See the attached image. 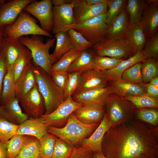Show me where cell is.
I'll use <instances>...</instances> for the list:
<instances>
[{"mask_svg": "<svg viewBox=\"0 0 158 158\" xmlns=\"http://www.w3.org/2000/svg\"><path fill=\"white\" fill-rule=\"evenodd\" d=\"M151 84L158 88V76L152 79L149 82Z\"/></svg>", "mask_w": 158, "mask_h": 158, "instance_id": "obj_56", "label": "cell"}, {"mask_svg": "<svg viewBox=\"0 0 158 158\" xmlns=\"http://www.w3.org/2000/svg\"><path fill=\"white\" fill-rule=\"evenodd\" d=\"M32 61L31 52L26 47L21 54L13 68L15 84L27 67L32 63Z\"/></svg>", "mask_w": 158, "mask_h": 158, "instance_id": "obj_34", "label": "cell"}, {"mask_svg": "<svg viewBox=\"0 0 158 158\" xmlns=\"http://www.w3.org/2000/svg\"><path fill=\"white\" fill-rule=\"evenodd\" d=\"M107 9V3L90 5L87 4L85 0H74L73 10L75 24L106 13Z\"/></svg>", "mask_w": 158, "mask_h": 158, "instance_id": "obj_13", "label": "cell"}, {"mask_svg": "<svg viewBox=\"0 0 158 158\" xmlns=\"http://www.w3.org/2000/svg\"><path fill=\"white\" fill-rule=\"evenodd\" d=\"M126 39L133 55L142 50L147 39L141 24L129 27Z\"/></svg>", "mask_w": 158, "mask_h": 158, "instance_id": "obj_26", "label": "cell"}, {"mask_svg": "<svg viewBox=\"0 0 158 158\" xmlns=\"http://www.w3.org/2000/svg\"><path fill=\"white\" fill-rule=\"evenodd\" d=\"M100 122L91 124H84L78 120L73 113L65 126L61 128L48 126L47 131L72 147H76L80 146L84 140L91 135Z\"/></svg>", "mask_w": 158, "mask_h": 158, "instance_id": "obj_2", "label": "cell"}, {"mask_svg": "<svg viewBox=\"0 0 158 158\" xmlns=\"http://www.w3.org/2000/svg\"><path fill=\"white\" fill-rule=\"evenodd\" d=\"M142 62L143 83H148L158 76V60L156 58H147Z\"/></svg>", "mask_w": 158, "mask_h": 158, "instance_id": "obj_36", "label": "cell"}, {"mask_svg": "<svg viewBox=\"0 0 158 158\" xmlns=\"http://www.w3.org/2000/svg\"><path fill=\"white\" fill-rule=\"evenodd\" d=\"M19 126L0 116V141L4 143L8 141L17 134Z\"/></svg>", "mask_w": 158, "mask_h": 158, "instance_id": "obj_42", "label": "cell"}, {"mask_svg": "<svg viewBox=\"0 0 158 158\" xmlns=\"http://www.w3.org/2000/svg\"><path fill=\"white\" fill-rule=\"evenodd\" d=\"M96 54L92 50L82 52L69 66V73L78 71H84L94 68V60Z\"/></svg>", "mask_w": 158, "mask_h": 158, "instance_id": "obj_30", "label": "cell"}, {"mask_svg": "<svg viewBox=\"0 0 158 158\" xmlns=\"http://www.w3.org/2000/svg\"><path fill=\"white\" fill-rule=\"evenodd\" d=\"M25 48L18 39L5 38L3 51L7 70L13 68L21 54Z\"/></svg>", "mask_w": 158, "mask_h": 158, "instance_id": "obj_25", "label": "cell"}, {"mask_svg": "<svg viewBox=\"0 0 158 158\" xmlns=\"http://www.w3.org/2000/svg\"><path fill=\"white\" fill-rule=\"evenodd\" d=\"M102 154L108 158H158V126L135 117L105 133Z\"/></svg>", "mask_w": 158, "mask_h": 158, "instance_id": "obj_1", "label": "cell"}, {"mask_svg": "<svg viewBox=\"0 0 158 158\" xmlns=\"http://www.w3.org/2000/svg\"><path fill=\"white\" fill-rule=\"evenodd\" d=\"M146 91V94L155 99H158V88L150 83H142Z\"/></svg>", "mask_w": 158, "mask_h": 158, "instance_id": "obj_51", "label": "cell"}, {"mask_svg": "<svg viewBox=\"0 0 158 158\" xmlns=\"http://www.w3.org/2000/svg\"><path fill=\"white\" fill-rule=\"evenodd\" d=\"M109 82L110 94H114L123 97L146 94L142 83H133L122 78Z\"/></svg>", "mask_w": 158, "mask_h": 158, "instance_id": "obj_19", "label": "cell"}, {"mask_svg": "<svg viewBox=\"0 0 158 158\" xmlns=\"http://www.w3.org/2000/svg\"><path fill=\"white\" fill-rule=\"evenodd\" d=\"M68 158H95L92 151L80 145L73 147Z\"/></svg>", "mask_w": 158, "mask_h": 158, "instance_id": "obj_49", "label": "cell"}, {"mask_svg": "<svg viewBox=\"0 0 158 158\" xmlns=\"http://www.w3.org/2000/svg\"><path fill=\"white\" fill-rule=\"evenodd\" d=\"M56 45L51 54L53 64L64 54L74 48L67 32H59L55 35Z\"/></svg>", "mask_w": 158, "mask_h": 158, "instance_id": "obj_28", "label": "cell"}, {"mask_svg": "<svg viewBox=\"0 0 158 158\" xmlns=\"http://www.w3.org/2000/svg\"><path fill=\"white\" fill-rule=\"evenodd\" d=\"M111 127L107 113L93 133L82 142L80 146L93 152L102 153V144L104 135Z\"/></svg>", "mask_w": 158, "mask_h": 158, "instance_id": "obj_16", "label": "cell"}, {"mask_svg": "<svg viewBox=\"0 0 158 158\" xmlns=\"http://www.w3.org/2000/svg\"><path fill=\"white\" fill-rule=\"evenodd\" d=\"M32 67L39 90L44 101L46 111L49 114L64 101V92L54 83L50 75L32 61Z\"/></svg>", "mask_w": 158, "mask_h": 158, "instance_id": "obj_3", "label": "cell"}, {"mask_svg": "<svg viewBox=\"0 0 158 158\" xmlns=\"http://www.w3.org/2000/svg\"><path fill=\"white\" fill-rule=\"evenodd\" d=\"M123 98L130 102L137 109L158 108V99L152 98L147 94L137 96H128Z\"/></svg>", "mask_w": 158, "mask_h": 158, "instance_id": "obj_39", "label": "cell"}, {"mask_svg": "<svg viewBox=\"0 0 158 158\" xmlns=\"http://www.w3.org/2000/svg\"><path fill=\"white\" fill-rule=\"evenodd\" d=\"M40 140L31 136L15 158H40Z\"/></svg>", "mask_w": 158, "mask_h": 158, "instance_id": "obj_32", "label": "cell"}, {"mask_svg": "<svg viewBox=\"0 0 158 158\" xmlns=\"http://www.w3.org/2000/svg\"><path fill=\"white\" fill-rule=\"evenodd\" d=\"M147 58H157L158 56V33L147 40L143 49Z\"/></svg>", "mask_w": 158, "mask_h": 158, "instance_id": "obj_47", "label": "cell"}, {"mask_svg": "<svg viewBox=\"0 0 158 158\" xmlns=\"http://www.w3.org/2000/svg\"><path fill=\"white\" fill-rule=\"evenodd\" d=\"M7 71L3 50L0 53V101L2 93L3 82Z\"/></svg>", "mask_w": 158, "mask_h": 158, "instance_id": "obj_50", "label": "cell"}, {"mask_svg": "<svg viewBox=\"0 0 158 158\" xmlns=\"http://www.w3.org/2000/svg\"><path fill=\"white\" fill-rule=\"evenodd\" d=\"M106 13L99 15L83 23L75 24L73 29L80 33L94 45L107 39L108 26L106 23Z\"/></svg>", "mask_w": 158, "mask_h": 158, "instance_id": "obj_7", "label": "cell"}, {"mask_svg": "<svg viewBox=\"0 0 158 158\" xmlns=\"http://www.w3.org/2000/svg\"><path fill=\"white\" fill-rule=\"evenodd\" d=\"M146 5L145 0L127 1L126 8L129 18V27L140 24Z\"/></svg>", "mask_w": 158, "mask_h": 158, "instance_id": "obj_29", "label": "cell"}, {"mask_svg": "<svg viewBox=\"0 0 158 158\" xmlns=\"http://www.w3.org/2000/svg\"><path fill=\"white\" fill-rule=\"evenodd\" d=\"M56 137L48 133L40 140V158H51Z\"/></svg>", "mask_w": 158, "mask_h": 158, "instance_id": "obj_38", "label": "cell"}, {"mask_svg": "<svg viewBox=\"0 0 158 158\" xmlns=\"http://www.w3.org/2000/svg\"><path fill=\"white\" fill-rule=\"evenodd\" d=\"M30 136L16 134L5 142L6 146V158H15Z\"/></svg>", "mask_w": 158, "mask_h": 158, "instance_id": "obj_35", "label": "cell"}, {"mask_svg": "<svg viewBox=\"0 0 158 158\" xmlns=\"http://www.w3.org/2000/svg\"><path fill=\"white\" fill-rule=\"evenodd\" d=\"M67 32L70 37L74 48L83 51L92 48L93 45L87 40L80 32L73 29L69 30Z\"/></svg>", "mask_w": 158, "mask_h": 158, "instance_id": "obj_41", "label": "cell"}, {"mask_svg": "<svg viewBox=\"0 0 158 158\" xmlns=\"http://www.w3.org/2000/svg\"><path fill=\"white\" fill-rule=\"evenodd\" d=\"M51 1L52 5H54V6H57L64 4L72 3L73 1L74 0H52Z\"/></svg>", "mask_w": 158, "mask_h": 158, "instance_id": "obj_54", "label": "cell"}, {"mask_svg": "<svg viewBox=\"0 0 158 158\" xmlns=\"http://www.w3.org/2000/svg\"><path fill=\"white\" fill-rule=\"evenodd\" d=\"M48 133L47 127L42 116L26 120L20 125L16 134L33 136L40 140Z\"/></svg>", "mask_w": 158, "mask_h": 158, "instance_id": "obj_22", "label": "cell"}, {"mask_svg": "<svg viewBox=\"0 0 158 158\" xmlns=\"http://www.w3.org/2000/svg\"><path fill=\"white\" fill-rule=\"evenodd\" d=\"M129 28L126 7L108 26L107 39H125Z\"/></svg>", "mask_w": 158, "mask_h": 158, "instance_id": "obj_24", "label": "cell"}, {"mask_svg": "<svg viewBox=\"0 0 158 158\" xmlns=\"http://www.w3.org/2000/svg\"><path fill=\"white\" fill-rule=\"evenodd\" d=\"M127 1L126 0H108L107 4L108 9L106 13L105 22L108 26L126 8Z\"/></svg>", "mask_w": 158, "mask_h": 158, "instance_id": "obj_37", "label": "cell"}, {"mask_svg": "<svg viewBox=\"0 0 158 158\" xmlns=\"http://www.w3.org/2000/svg\"><path fill=\"white\" fill-rule=\"evenodd\" d=\"M146 3L140 24L147 40L157 32L158 6L157 4Z\"/></svg>", "mask_w": 158, "mask_h": 158, "instance_id": "obj_21", "label": "cell"}, {"mask_svg": "<svg viewBox=\"0 0 158 158\" xmlns=\"http://www.w3.org/2000/svg\"><path fill=\"white\" fill-rule=\"evenodd\" d=\"M68 72L51 71L50 75L55 84L63 92L65 90L68 79Z\"/></svg>", "mask_w": 158, "mask_h": 158, "instance_id": "obj_48", "label": "cell"}, {"mask_svg": "<svg viewBox=\"0 0 158 158\" xmlns=\"http://www.w3.org/2000/svg\"><path fill=\"white\" fill-rule=\"evenodd\" d=\"M6 1L5 0H0V4L4 3Z\"/></svg>", "mask_w": 158, "mask_h": 158, "instance_id": "obj_58", "label": "cell"}, {"mask_svg": "<svg viewBox=\"0 0 158 158\" xmlns=\"http://www.w3.org/2000/svg\"><path fill=\"white\" fill-rule=\"evenodd\" d=\"M18 99L24 113L29 118L40 117L45 113L44 101L37 84Z\"/></svg>", "mask_w": 158, "mask_h": 158, "instance_id": "obj_10", "label": "cell"}, {"mask_svg": "<svg viewBox=\"0 0 158 158\" xmlns=\"http://www.w3.org/2000/svg\"><path fill=\"white\" fill-rule=\"evenodd\" d=\"M105 113L104 106L98 104H84L73 114L81 122L91 124L100 122Z\"/></svg>", "mask_w": 158, "mask_h": 158, "instance_id": "obj_17", "label": "cell"}, {"mask_svg": "<svg viewBox=\"0 0 158 158\" xmlns=\"http://www.w3.org/2000/svg\"><path fill=\"white\" fill-rule=\"evenodd\" d=\"M36 84L32 63L27 67L15 84L16 97L18 99L27 94Z\"/></svg>", "mask_w": 158, "mask_h": 158, "instance_id": "obj_27", "label": "cell"}, {"mask_svg": "<svg viewBox=\"0 0 158 158\" xmlns=\"http://www.w3.org/2000/svg\"><path fill=\"white\" fill-rule=\"evenodd\" d=\"M108 82L102 71L95 68L86 70L81 74L80 84L75 93L106 86Z\"/></svg>", "mask_w": 158, "mask_h": 158, "instance_id": "obj_18", "label": "cell"}, {"mask_svg": "<svg viewBox=\"0 0 158 158\" xmlns=\"http://www.w3.org/2000/svg\"><path fill=\"white\" fill-rule=\"evenodd\" d=\"M82 52L73 48L67 52L52 64L51 71L68 72L71 65Z\"/></svg>", "mask_w": 158, "mask_h": 158, "instance_id": "obj_33", "label": "cell"}, {"mask_svg": "<svg viewBox=\"0 0 158 158\" xmlns=\"http://www.w3.org/2000/svg\"><path fill=\"white\" fill-rule=\"evenodd\" d=\"M142 63H138L131 66L123 73L121 78L129 82L141 84L143 80L141 72Z\"/></svg>", "mask_w": 158, "mask_h": 158, "instance_id": "obj_43", "label": "cell"}, {"mask_svg": "<svg viewBox=\"0 0 158 158\" xmlns=\"http://www.w3.org/2000/svg\"><path fill=\"white\" fill-rule=\"evenodd\" d=\"M123 60L96 55L94 60V68L102 71L108 70L115 67Z\"/></svg>", "mask_w": 158, "mask_h": 158, "instance_id": "obj_45", "label": "cell"}, {"mask_svg": "<svg viewBox=\"0 0 158 158\" xmlns=\"http://www.w3.org/2000/svg\"><path fill=\"white\" fill-rule=\"evenodd\" d=\"M52 7L51 0H33L23 10L36 18L43 30L50 32L52 30Z\"/></svg>", "mask_w": 158, "mask_h": 158, "instance_id": "obj_12", "label": "cell"}, {"mask_svg": "<svg viewBox=\"0 0 158 158\" xmlns=\"http://www.w3.org/2000/svg\"><path fill=\"white\" fill-rule=\"evenodd\" d=\"M0 116L18 125H20L29 118L22 111L18 99L16 97L5 104L0 105Z\"/></svg>", "mask_w": 158, "mask_h": 158, "instance_id": "obj_20", "label": "cell"}, {"mask_svg": "<svg viewBox=\"0 0 158 158\" xmlns=\"http://www.w3.org/2000/svg\"><path fill=\"white\" fill-rule=\"evenodd\" d=\"M135 117L150 125L158 126V109L144 108L137 109L135 113Z\"/></svg>", "mask_w": 158, "mask_h": 158, "instance_id": "obj_40", "label": "cell"}, {"mask_svg": "<svg viewBox=\"0 0 158 158\" xmlns=\"http://www.w3.org/2000/svg\"><path fill=\"white\" fill-rule=\"evenodd\" d=\"M74 1L71 3L53 6L52 34L55 35L60 32H67L75 24L73 10Z\"/></svg>", "mask_w": 158, "mask_h": 158, "instance_id": "obj_11", "label": "cell"}, {"mask_svg": "<svg viewBox=\"0 0 158 158\" xmlns=\"http://www.w3.org/2000/svg\"><path fill=\"white\" fill-rule=\"evenodd\" d=\"M15 97V85L13 68H9L7 70L3 80L0 105L5 104Z\"/></svg>", "mask_w": 158, "mask_h": 158, "instance_id": "obj_31", "label": "cell"}, {"mask_svg": "<svg viewBox=\"0 0 158 158\" xmlns=\"http://www.w3.org/2000/svg\"><path fill=\"white\" fill-rule=\"evenodd\" d=\"M37 22L31 15L23 10L14 22L4 26L3 31L4 37L5 38L18 39L22 37L31 35L52 38L50 33L43 30L37 24Z\"/></svg>", "mask_w": 158, "mask_h": 158, "instance_id": "obj_5", "label": "cell"}, {"mask_svg": "<svg viewBox=\"0 0 158 158\" xmlns=\"http://www.w3.org/2000/svg\"><path fill=\"white\" fill-rule=\"evenodd\" d=\"M33 0H12L0 4V26L9 25Z\"/></svg>", "mask_w": 158, "mask_h": 158, "instance_id": "obj_14", "label": "cell"}, {"mask_svg": "<svg viewBox=\"0 0 158 158\" xmlns=\"http://www.w3.org/2000/svg\"><path fill=\"white\" fill-rule=\"evenodd\" d=\"M82 72L78 71L69 73L68 80L64 91V100L69 97H72L78 89Z\"/></svg>", "mask_w": 158, "mask_h": 158, "instance_id": "obj_44", "label": "cell"}, {"mask_svg": "<svg viewBox=\"0 0 158 158\" xmlns=\"http://www.w3.org/2000/svg\"><path fill=\"white\" fill-rule=\"evenodd\" d=\"M18 39L30 51L33 61L50 75L53 63L49 51L54 46L55 39L49 38L44 42L42 36L33 35L22 37Z\"/></svg>", "mask_w": 158, "mask_h": 158, "instance_id": "obj_4", "label": "cell"}, {"mask_svg": "<svg viewBox=\"0 0 158 158\" xmlns=\"http://www.w3.org/2000/svg\"><path fill=\"white\" fill-rule=\"evenodd\" d=\"M92 48L96 55L123 60L133 56L126 39H106Z\"/></svg>", "mask_w": 158, "mask_h": 158, "instance_id": "obj_8", "label": "cell"}, {"mask_svg": "<svg viewBox=\"0 0 158 158\" xmlns=\"http://www.w3.org/2000/svg\"><path fill=\"white\" fill-rule=\"evenodd\" d=\"M4 27V26H0V53L3 50L5 43L3 33Z\"/></svg>", "mask_w": 158, "mask_h": 158, "instance_id": "obj_52", "label": "cell"}, {"mask_svg": "<svg viewBox=\"0 0 158 158\" xmlns=\"http://www.w3.org/2000/svg\"><path fill=\"white\" fill-rule=\"evenodd\" d=\"M146 58L142 50L123 60L114 68L102 72L108 81L119 79L121 78L122 74L126 70L134 65L142 62Z\"/></svg>", "mask_w": 158, "mask_h": 158, "instance_id": "obj_23", "label": "cell"}, {"mask_svg": "<svg viewBox=\"0 0 158 158\" xmlns=\"http://www.w3.org/2000/svg\"><path fill=\"white\" fill-rule=\"evenodd\" d=\"M73 148L65 141L57 137L51 158H68Z\"/></svg>", "mask_w": 158, "mask_h": 158, "instance_id": "obj_46", "label": "cell"}, {"mask_svg": "<svg viewBox=\"0 0 158 158\" xmlns=\"http://www.w3.org/2000/svg\"><path fill=\"white\" fill-rule=\"evenodd\" d=\"M104 107L111 127L134 118L137 109L130 102L114 94L109 95Z\"/></svg>", "mask_w": 158, "mask_h": 158, "instance_id": "obj_6", "label": "cell"}, {"mask_svg": "<svg viewBox=\"0 0 158 158\" xmlns=\"http://www.w3.org/2000/svg\"><path fill=\"white\" fill-rule=\"evenodd\" d=\"M95 158H108L104 156L102 153L93 152Z\"/></svg>", "mask_w": 158, "mask_h": 158, "instance_id": "obj_57", "label": "cell"}, {"mask_svg": "<svg viewBox=\"0 0 158 158\" xmlns=\"http://www.w3.org/2000/svg\"><path fill=\"white\" fill-rule=\"evenodd\" d=\"M89 5H95L104 3H107L108 0H85Z\"/></svg>", "mask_w": 158, "mask_h": 158, "instance_id": "obj_55", "label": "cell"}, {"mask_svg": "<svg viewBox=\"0 0 158 158\" xmlns=\"http://www.w3.org/2000/svg\"><path fill=\"white\" fill-rule=\"evenodd\" d=\"M110 94L108 85L74 94L72 98L76 102L83 104H98L104 106Z\"/></svg>", "mask_w": 158, "mask_h": 158, "instance_id": "obj_15", "label": "cell"}, {"mask_svg": "<svg viewBox=\"0 0 158 158\" xmlns=\"http://www.w3.org/2000/svg\"><path fill=\"white\" fill-rule=\"evenodd\" d=\"M83 105L74 100L71 96L68 97L52 113L42 115L45 124L47 127L51 126L58 128L64 127L70 115Z\"/></svg>", "mask_w": 158, "mask_h": 158, "instance_id": "obj_9", "label": "cell"}, {"mask_svg": "<svg viewBox=\"0 0 158 158\" xmlns=\"http://www.w3.org/2000/svg\"><path fill=\"white\" fill-rule=\"evenodd\" d=\"M0 158H6V146L5 142L0 141Z\"/></svg>", "mask_w": 158, "mask_h": 158, "instance_id": "obj_53", "label": "cell"}]
</instances>
